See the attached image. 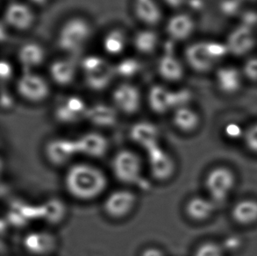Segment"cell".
Masks as SVG:
<instances>
[{
  "instance_id": "obj_26",
  "label": "cell",
  "mask_w": 257,
  "mask_h": 256,
  "mask_svg": "<svg viewBox=\"0 0 257 256\" xmlns=\"http://www.w3.org/2000/svg\"><path fill=\"white\" fill-rule=\"evenodd\" d=\"M173 123L175 126L184 133L195 131L200 124L199 115L187 106H181L174 111Z\"/></svg>"
},
{
  "instance_id": "obj_20",
  "label": "cell",
  "mask_w": 257,
  "mask_h": 256,
  "mask_svg": "<svg viewBox=\"0 0 257 256\" xmlns=\"http://www.w3.org/2000/svg\"><path fill=\"white\" fill-rule=\"evenodd\" d=\"M18 59L27 71H31L32 69L37 68L44 62L45 50L38 43L29 42L20 49Z\"/></svg>"
},
{
  "instance_id": "obj_39",
  "label": "cell",
  "mask_w": 257,
  "mask_h": 256,
  "mask_svg": "<svg viewBox=\"0 0 257 256\" xmlns=\"http://www.w3.org/2000/svg\"><path fill=\"white\" fill-rule=\"evenodd\" d=\"M13 74V68L10 63L3 61L1 63V77L3 80H8Z\"/></svg>"
},
{
  "instance_id": "obj_28",
  "label": "cell",
  "mask_w": 257,
  "mask_h": 256,
  "mask_svg": "<svg viewBox=\"0 0 257 256\" xmlns=\"http://www.w3.org/2000/svg\"><path fill=\"white\" fill-rule=\"evenodd\" d=\"M126 46V36L120 29H113L108 32L103 39V48L104 51L112 56L121 54Z\"/></svg>"
},
{
  "instance_id": "obj_7",
  "label": "cell",
  "mask_w": 257,
  "mask_h": 256,
  "mask_svg": "<svg viewBox=\"0 0 257 256\" xmlns=\"http://www.w3.org/2000/svg\"><path fill=\"white\" fill-rule=\"evenodd\" d=\"M136 202V196L132 191L117 190L108 195L104 201V210L111 218H125L134 210Z\"/></svg>"
},
{
  "instance_id": "obj_38",
  "label": "cell",
  "mask_w": 257,
  "mask_h": 256,
  "mask_svg": "<svg viewBox=\"0 0 257 256\" xmlns=\"http://www.w3.org/2000/svg\"><path fill=\"white\" fill-rule=\"evenodd\" d=\"M226 135L230 136V138H244V135L245 132L242 131V129L240 128V125H236V124H231V125H227L226 129Z\"/></svg>"
},
{
  "instance_id": "obj_35",
  "label": "cell",
  "mask_w": 257,
  "mask_h": 256,
  "mask_svg": "<svg viewBox=\"0 0 257 256\" xmlns=\"http://www.w3.org/2000/svg\"><path fill=\"white\" fill-rule=\"evenodd\" d=\"M206 48H207L210 56H212L215 61L218 58L225 56L226 52H228L227 46L223 45L218 42H206Z\"/></svg>"
},
{
  "instance_id": "obj_27",
  "label": "cell",
  "mask_w": 257,
  "mask_h": 256,
  "mask_svg": "<svg viewBox=\"0 0 257 256\" xmlns=\"http://www.w3.org/2000/svg\"><path fill=\"white\" fill-rule=\"evenodd\" d=\"M114 74V69H112L111 66L106 63L105 65L101 67L100 69H97L93 72L84 74L85 82L90 89L99 91L107 88Z\"/></svg>"
},
{
  "instance_id": "obj_22",
  "label": "cell",
  "mask_w": 257,
  "mask_h": 256,
  "mask_svg": "<svg viewBox=\"0 0 257 256\" xmlns=\"http://www.w3.org/2000/svg\"><path fill=\"white\" fill-rule=\"evenodd\" d=\"M24 245L28 252L43 255L51 252L55 247V239L48 232H34L25 238Z\"/></svg>"
},
{
  "instance_id": "obj_9",
  "label": "cell",
  "mask_w": 257,
  "mask_h": 256,
  "mask_svg": "<svg viewBox=\"0 0 257 256\" xmlns=\"http://www.w3.org/2000/svg\"><path fill=\"white\" fill-rule=\"evenodd\" d=\"M112 101L118 111L125 114H133L140 109L142 96L137 87L130 83H123L113 90Z\"/></svg>"
},
{
  "instance_id": "obj_13",
  "label": "cell",
  "mask_w": 257,
  "mask_h": 256,
  "mask_svg": "<svg viewBox=\"0 0 257 256\" xmlns=\"http://www.w3.org/2000/svg\"><path fill=\"white\" fill-rule=\"evenodd\" d=\"M88 106L84 100L76 96L67 97L56 108V116L63 123H73L82 118H85Z\"/></svg>"
},
{
  "instance_id": "obj_14",
  "label": "cell",
  "mask_w": 257,
  "mask_h": 256,
  "mask_svg": "<svg viewBox=\"0 0 257 256\" xmlns=\"http://www.w3.org/2000/svg\"><path fill=\"white\" fill-rule=\"evenodd\" d=\"M77 143L78 154L98 158L104 156L107 150L108 143L103 135L97 133H87L75 140Z\"/></svg>"
},
{
  "instance_id": "obj_36",
  "label": "cell",
  "mask_w": 257,
  "mask_h": 256,
  "mask_svg": "<svg viewBox=\"0 0 257 256\" xmlns=\"http://www.w3.org/2000/svg\"><path fill=\"white\" fill-rule=\"evenodd\" d=\"M223 248L225 250V252H234L236 250L239 249L241 245V241H240L239 238H237L235 236H232L226 239L225 244H221Z\"/></svg>"
},
{
  "instance_id": "obj_8",
  "label": "cell",
  "mask_w": 257,
  "mask_h": 256,
  "mask_svg": "<svg viewBox=\"0 0 257 256\" xmlns=\"http://www.w3.org/2000/svg\"><path fill=\"white\" fill-rule=\"evenodd\" d=\"M148 163L150 173L157 180H168L175 173L176 165L173 158L159 146L148 152Z\"/></svg>"
},
{
  "instance_id": "obj_4",
  "label": "cell",
  "mask_w": 257,
  "mask_h": 256,
  "mask_svg": "<svg viewBox=\"0 0 257 256\" xmlns=\"http://www.w3.org/2000/svg\"><path fill=\"white\" fill-rule=\"evenodd\" d=\"M111 169L117 179L125 184H132L139 179L142 174V160L131 150H120L115 155Z\"/></svg>"
},
{
  "instance_id": "obj_12",
  "label": "cell",
  "mask_w": 257,
  "mask_h": 256,
  "mask_svg": "<svg viewBox=\"0 0 257 256\" xmlns=\"http://www.w3.org/2000/svg\"><path fill=\"white\" fill-rule=\"evenodd\" d=\"M130 137L136 145L148 152L158 147L159 132L157 126L149 121H140L133 125Z\"/></svg>"
},
{
  "instance_id": "obj_19",
  "label": "cell",
  "mask_w": 257,
  "mask_h": 256,
  "mask_svg": "<svg viewBox=\"0 0 257 256\" xmlns=\"http://www.w3.org/2000/svg\"><path fill=\"white\" fill-rule=\"evenodd\" d=\"M194 22L191 16L186 14L173 15L168 21L166 31L171 39L175 41H184L192 34Z\"/></svg>"
},
{
  "instance_id": "obj_21",
  "label": "cell",
  "mask_w": 257,
  "mask_h": 256,
  "mask_svg": "<svg viewBox=\"0 0 257 256\" xmlns=\"http://www.w3.org/2000/svg\"><path fill=\"white\" fill-rule=\"evenodd\" d=\"M134 11L136 17L149 26L158 24L163 17L162 10L156 0H135Z\"/></svg>"
},
{
  "instance_id": "obj_10",
  "label": "cell",
  "mask_w": 257,
  "mask_h": 256,
  "mask_svg": "<svg viewBox=\"0 0 257 256\" xmlns=\"http://www.w3.org/2000/svg\"><path fill=\"white\" fill-rule=\"evenodd\" d=\"M5 21L11 28L25 31L35 23V15L31 7L22 2L9 4L5 11Z\"/></svg>"
},
{
  "instance_id": "obj_37",
  "label": "cell",
  "mask_w": 257,
  "mask_h": 256,
  "mask_svg": "<svg viewBox=\"0 0 257 256\" xmlns=\"http://www.w3.org/2000/svg\"><path fill=\"white\" fill-rule=\"evenodd\" d=\"M245 74L250 79L257 80V58L249 60L245 65Z\"/></svg>"
},
{
  "instance_id": "obj_32",
  "label": "cell",
  "mask_w": 257,
  "mask_h": 256,
  "mask_svg": "<svg viewBox=\"0 0 257 256\" xmlns=\"http://www.w3.org/2000/svg\"><path fill=\"white\" fill-rule=\"evenodd\" d=\"M226 252L222 245L214 241L202 243L195 251L193 256H225Z\"/></svg>"
},
{
  "instance_id": "obj_30",
  "label": "cell",
  "mask_w": 257,
  "mask_h": 256,
  "mask_svg": "<svg viewBox=\"0 0 257 256\" xmlns=\"http://www.w3.org/2000/svg\"><path fill=\"white\" fill-rule=\"evenodd\" d=\"M66 213V208L59 199H49L42 205V216L46 222L57 224L63 220Z\"/></svg>"
},
{
  "instance_id": "obj_41",
  "label": "cell",
  "mask_w": 257,
  "mask_h": 256,
  "mask_svg": "<svg viewBox=\"0 0 257 256\" xmlns=\"http://www.w3.org/2000/svg\"><path fill=\"white\" fill-rule=\"evenodd\" d=\"M164 1L167 4L168 6L173 8L180 7L185 2V0H164Z\"/></svg>"
},
{
  "instance_id": "obj_31",
  "label": "cell",
  "mask_w": 257,
  "mask_h": 256,
  "mask_svg": "<svg viewBox=\"0 0 257 256\" xmlns=\"http://www.w3.org/2000/svg\"><path fill=\"white\" fill-rule=\"evenodd\" d=\"M217 80L221 90L233 92L240 86V76L236 69L224 68L217 72Z\"/></svg>"
},
{
  "instance_id": "obj_25",
  "label": "cell",
  "mask_w": 257,
  "mask_h": 256,
  "mask_svg": "<svg viewBox=\"0 0 257 256\" xmlns=\"http://www.w3.org/2000/svg\"><path fill=\"white\" fill-rule=\"evenodd\" d=\"M157 69L159 75L169 82H177L184 76V67L182 63L171 54L161 57Z\"/></svg>"
},
{
  "instance_id": "obj_33",
  "label": "cell",
  "mask_w": 257,
  "mask_h": 256,
  "mask_svg": "<svg viewBox=\"0 0 257 256\" xmlns=\"http://www.w3.org/2000/svg\"><path fill=\"white\" fill-rule=\"evenodd\" d=\"M140 63L134 58H126L122 60L114 68L116 74L124 77H130L139 71Z\"/></svg>"
},
{
  "instance_id": "obj_17",
  "label": "cell",
  "mask_w": 257,
  "mask_h": 256,
  "mask_svg": "<svg viewBox=\"0 0 257 256\" xmlns=\"http://www.w3.org/2000/svg\"><path fill=\"white\" fill-rule=\"evenodd\" d=\"M231 218L237 225L250 226L257 223V200L243 198L237 201L231 210Z\"/></svg>"
},
{
  "instance_id": "obj_15",
  "label": "cell",
  "mask_w": 257,
  "mask_h": 256,
  "mask_svg": "<svg viewBox=\"0 0 257 256\" xmlns=\"http://www.w3.org/2000/svg\"><path fill=\"white\" fill-rule=\"evenodd\" d=\"M215 202L207 197L195 196L188 200L185 212L191 220L205 222L212 218L216 211Z\"/></svg>"
},
{
  "instance_id": "obj_3",
  "label": "cell",
  "mask_w": 257,
  "mask_h": 256,
  "mask_svg": "<svg viewBox=\"0 0 257 256\" xmlns=\"http://www.w3.org/2000/svg\"><path fill=\"white\" fill-rule=\"evenodd\" d=\"M90 26L83 18H73L64 23L57 36V44L64 52H78L89 41Z\"/></svg>"
},
{
  "instance_id": "obj_24",
  "label": "cell",
  "mask_w": 257,
  "mask_h": 256,
  "mask_svg": "<svg viewBox=\"0 0 257 256\" xmlns=\"http://www.w3.org/2000/svg\"><path fill=\"white\" fill-rule=\"evenodd\" d=\"M85 118L93 125L109 126L116 122L117 114L113 107L104 104H94L88 107Z\"/></svg>"
},
{
  "instance_id": "obj_6",
  "label": "cell",
  "mask_w": 257,
  "mask_h": 256,
  "mask_svg": "<svg viewBox=\"0 0 257 256\" xmlns=\"http://www.w3.org/2000/svg\"><path fill=\"white\" fill-rule=\"evenodd\" d=\"M17 90L26 100L38 103L49 97L50 88L42 76L32 71H26L18 80Z\"/></svg>"
},
{
  "instance_id": "obj_18",
  "label": "cell",
  "mask_w": 257,
  "mask_h": 256,
  "mask_svg": "<svg viewBox=\"0 0 257 256\" xmlns=\"http://www.w3.org/2000/svg\"><path fill=\"white\" fill-rule=\"evenodd\" d=\"M254 45L253 33L247 25L233 30L228 37L227 49L235 56H242L248 52Z\"/></svg>"
},
{
  "instance_id": "obj_29",
  "label": "cell",
  "mask_w": 257,
  "mask_h": 256,
  "mask_svg": "<svg viewBox=\"0 0 257 256\" xmlns=\"http://www.w3.org/2000/svg\"><path fill=\"white\" fill-rule=\"evenodd\" d=\"M159 37L156 32L152 30H141L136 33L134 37V46L136 50L142 54H150L157 49Z\"/></svg>"
},
{
  "instance_id": "obj_34",
  "label": "cell",
  "mask_w": 257,
  "mask_h": 256,
  "mask_svg": "<svg viewBox=\"0 0 257 256\" xmlns=\"http://www.w3.org/2000/svg\"><path fill=\"white\" fill-rule=\"evenodd\" d=\"M243 139L247 149L257 155V123L247 128Z\"/></svg>"
},
{
  "instance_id": "obj_11",
  "label": "cell",
  "mask_w": 257,
  "mask_h": 256,
  "mask_svg": "<svg viewBox=\"0 0 257 256\" xmlns=\"http://www.w3.org/2000/svg\"><path fill=\"white\" fill-rule=\"evenodd\" d=\"M78 154L76 141L58 138L49 142L46 146V156L56 165H63L69 163Z\"/></svg>"
},
{
  "instance_id": "obj_1",
  "label": "cell",
  "mask_w": 257,
  "mask_h": 256,
  "mask_svg": "<svg viewBox=\"0 0 257 256\" xmlns=\"http://www.w3.org/2000/svg\"><path fill=\"white\" fill-rule=\"evenodd\" d=\"M64 183L72 197L80 200H92L105 190L107 178L97 167L88 163H77L68 170Z\"/></svg>"
},
{
  "instance_id": "obj_5",
  "label": "cell",
  "mask_w": 257,
  "mask_h": 256,
  "mask_svg": "<svg viewBox=\"0 0 257 256\" xmlns=\"http://www.w3.org/2000/svg\"><path fill=\"white\" fill-rule=\"evenodd\" d=\"M189 98L187 91H172L163 85H154L149 92V104L152 111L163 114L171 109L184 106Z\"/></svg>"
},
{
  "instance_id": "obj_40",
  "label": "cell",
  "mask_w": 257,
  "mask_h": 256,
  "mask_svg": "<svg viewBox=\"0 0 257 256\" xmlns=\"http://www.w3.org/2000/svg\"><path fill=\"white\" fill-rule=\"evenodd\" d=\"M141 256H165V254L157 247H148L143 250Z\"/></svg>"
},
{
  "instance_id": "obj_16",
  "label": "cell",
  "mask_w": 257,
  "mask_h": 256,
  "mask_svg": "<svg viewBox=\"0 0 257 256\" xmlns=\"http://www.w3.org/2000/svg\"><path fill=\"white\" fill-rule=\"evenodd\" d=\"M185 58L188 64L199 72L207 71L215 62L208 53L206 42H196L189 46L185 50Z\"/></svg>"
},
{
  "instance_id": "obj_2",
  "label": "cell",
  "mask_w": 257,
  "mask_h": 256,
  "mask_svg": "<svg viewBox=\"0 0 257 256\" xmlns=\"http://www.w3.org/2000/svg\"><path fill=\"white\" fill-rule=\"evenodd\" d=\"M236 184V175L229 167H214L205 176V190L216 204L226 201L233 193Z\"/></svg>"
},
{
  "instance_id": "obj_23",
  "label": "cell",
  "mask_w": 257,
  "mask_h": 256,
  "mask_svg": "<svg viewBox=\"0 0 257 256\" xmlns=\"http://www.w3.org/2000/svg\"><path fill=\"white\" fill-rule=\"evenodd\" d=\"M77 73L75 63L69 59H59L53 62L49 68V74L55 83L66 86L73 82Z\"/></svg>"
}]
</instances>
